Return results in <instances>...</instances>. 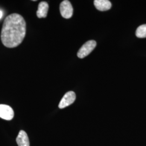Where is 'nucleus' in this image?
<instances>
[{
	"label": "nucleus",
	"mask_w": 146,
	"mask_h": 146,
	"mask_svg": "<svg viewBox=\"0 0 146 146\" xmlns=\"http://www.w3.org/2000/svg\"><path fill=\"white\" fill-rule=\"evenodd\" d=\"M26 34V23L20 14H11L3 22L1 34L3 44L7 48L19 46L25 38Z\"/></svg>",
	"instance_id": "nucleus-1"
},
{
	"label": "nucleus",
	"mask_w": 146,
	"mask_h": 146,
	"mask_svg": "<svg viewBox=\"0 0 146 146\" xmlns=\"http://www.w3.org/2000/svg\"><path fill=\"white\" fill-rule=\"evenodd\" d=\"M96 46V42L94 40H90L86 42L81 47L78 52V56L80 58L86 57L92 52Z\"/></svg>",
	"instance_id": "nucleus-2"
},
{
	"label": "nucleus",
	"mask_w": 146,
	"mask_h": 146,
	"mask_svg": "<svg viewBox=\"0 0 146 146\" xmlns=\"http://www.w3.org/2000/svg\"><path fill=\"white\" fill-rule=\"evenodd\" d=\"M60 11L61 15L64 19H70L73 15V7L71 3L68 0H64L61 3Z\"/></svg>",
	"instance_id": "nucleus-3"
},
{
	"label": "nucleus",
	"mask_w": 146,
	"mask_h": 146,
	"mask_svg": "<svg viewBox=\"0 0 146 146\" xmlns=\"http://www.w3.org/2000/svg\"><path fill=\"white\" fill-rule=\"evenodd\" d=\"M76 99V95L72 91L68 92L63 96L58 104V107L60 109L64 108L70 104H72Z\"/></svg>",
	"instance_id": "nucleus-4"
},
{
	"label": "nucleus",
	"mask_w": 146,
	"mask_h": 146,
	"mask_svg": "<svg viewBox=\"0 0 146 146\" xmlns=\"http://www.w3.org/2000/svg\"><path fill=\"white\" fill-rule=\"evenodd\" d=\"M14 116V110L9 106L0 104V117L5 120H11Z\"/></svg>",
	"instance_id": "nucleus-5"
},
{
	"label": "nucleus",
	"mask_w": 146,
	"mask_h": 146,
	"mask_svg": "<svg viewBox=\"0 0 146 146\" xmlns=\"http://www.w3.org/2000/svg\"><path fill=\"white\" fill-rule=\"evenodd\" d=\"M16 142L19 146H30L28 136L25 131H20L16 138Z\"/></svg>",
	"instance_id": "nucleus-6"
},
{
	"label": "nucleus",
	"mask_w": 146,
	"mask_h": 146,
	"mask_svg": "<svg viewBox=\"0 0 146 146\" xmlns=\"http://www.w3.org/2000/svg\"><path fill=\"white\" fill-rule=\"evenodd\" d=\"M94 3L96 8L100 11H108L111 7L110 2L108 0H95Z\"/></svg>",
	"instance_id": "nucleus-7"
},
{
	"label": "nucleus",
	"mask_w": 146,
	"mask_h": 146,
	"mask_svg": "<svg viewBox=\"0 0 146 146\" xmlns=\"http://www.w3.org/2000/svg\"><path fill=\"white\" fill-rule=\"evenodd\" d=\"M49 9V5L48 3L44 1L41 2L38 5V9L37 11V16L38 18L46 17Z\"/></svg>",
	"instance_id": "nucleus-8"
},
{
	"label": "nucleus",
	"mask_w": 146,
	"mask_h": 146,
	"mask_svg": "<svg viewBox=\"0 0 146 146\" xmlns=\"http://www.w3.org/2000/svg\"><path fill=\"white\" fill-rule=\"evenodd\" d=\"M136 36L139 38L146 37V24L139 27L136 31Z\"/></svg>",
	"instance_id": "nucleus-9"
},
{
	"label": "nucleus",
	"mask_w": 146,
	"mask_h": 146,
	"mask_svg": "<svg viewBox=\"0 0 146 146\" xmlns=\"http://www.w3.org/2000/svg\"><path fill=\"white\" fill-rule=\"evenodd\" d=\"M3 11L0 10V19H1L2 17V16H3Z\"/></svg>",
	"instance_id": "nucleus-10"
}]
</instances>
